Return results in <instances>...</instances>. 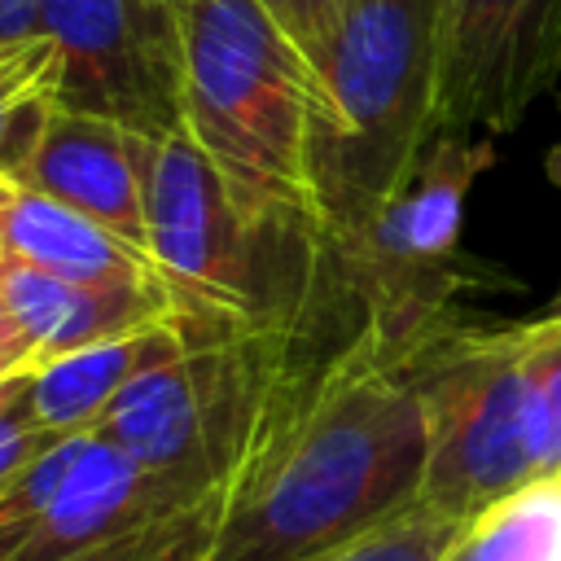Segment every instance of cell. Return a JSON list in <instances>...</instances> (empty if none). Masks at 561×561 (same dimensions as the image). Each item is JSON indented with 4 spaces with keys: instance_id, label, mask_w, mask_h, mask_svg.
I'll list each match as a JSON object with an SVG mask.
<instances>
[{
    "instance_id": "603a6c76",
    "label": "cell",
    "mask_w": 561,
    "mask_h": 561,
    "mask_svg": "<svg viewBox=\"0 0 561 561\" xmlns=\"http://www.w3.org/2000/svg\"><path fill=\"white\" fill-rule=\"evenodd\" d=\"M543 171H548V180L561 188V140L548 149V158H543Z\"/></svg>"
},
{
    "instance_id": "ba28073f",
    "label": "cell",
    "mask_w": 561,
    "mask_h": 561,
    "mask_svg": "<svg viewBox=\"0 0 561 561\" xmlns=\"http://www.w3.org/2000/svg\"><path fill=\"white\" fill-rule=\"evenodd\" d=\"M39 26L61 57L57 110L153 140L184 131L175 0H39Z\"/></svg>"
},
{
    "instance_id": "cb8c5ba5",
    "label": "cell",
    "mask_w": 561,
    "mask_h": 561,
    "mask_svg": "<svg viewBox=\"0 0 561 561\" xmlns=\"http://www.w3.org/2000/svg\"><path fill=\"white\" fill-rule=\"evenodd\" d=\"M0 333H13V324H9V311H4V289H0Z\"/></svg>"
},
{
    "instance_id": "4fadbf2b",
    "label": "cell",
    "mask_w": 561,
    "mask_h": 561,
    "mask_svg": "<svg viewBox=\"0 0 561 561\" xmlns=\"http://www.w3.org/2000/svg\"><path fill=\"white\" fill-rule=\"evenodd\" d=\"M175 346H184V333H180L175 316H167V320L140 324L131 333H118V337H105V342H92L79 351L31 359L18 373L22 399L39 430H48L57 438L83 434L123 394V386H131L145 368L167 359Z\"/></svg>"
},
{
    "instance_id": "277c9868",
    "label": "cell",
    "mask_w": 561,
    "mask_h": 561,
    "mask_svg": "<svg viewBox=\"0 0 561 561\" xmlns=\"http://www.w3.org/2000/svg\"><path fill=\"white\" fill-rule=\"evenodd\" d=\"M175 13L184 131L245 206L316 215L307 188L311 66L302 48L259 0H175Z\"/></svg>"
},
{
    "instance_id": "5bb4252c",
    "label": "cell",
    "mask_w": 561,
    "mask_h": 561,
    "mask_svg": "<svg viewBox=\"0 0 561 561\" xmlns=\"http://www.w3.org/2000/svg\"><path fill=\"white\" fill-rule=\"evenodd\" d=\"M0 289H4L9 324L31 346V359L79 351L171 316L162 294L79 285L18 259H0Z\"/></svg>"
},
{
    "instance_id": "484cf974",
    "label": "cell",
    "mask_w": 561,
    "mask_h": 561,
    "mask_svg": "<svg viewBox=\"0 0 561 561\" xmlns=\"http://www.w3.org/2000/svg\"><path fill=\"white\" fill-rule=\"evenodd\" d=\"M557 561H561V552H557Z\"/></svg>"
},
{
    "instance_id": "e0dca14e",
    "label": "cell",
    "mask_w": 561,
    "mask_h": 561,
    "mask_svg": "<svg viewBox=\"0 0 561 561\" xmlns=\"http://www.w3.org/2000/svg\"><path fill=\"white\" fill-rule=\"evenodd\" d=\"M473 530H478L473 522H460V517L416 500L403 513L373 526L368 535H359L346 548L316 557V561H451L469 543Z\"/></svg>"
},
{
    "instance_id": "d4e9b609",
    "label": "cell",
    "mask_w": 561,
    "mask_h": 561,
    "mask_svg": "<svg viewBox=\"0 0 561 561\" xmlns=\"http://www.w3.org/2000/svg\"><path fill=\"white\" fill-rule=\"evenodd\" d=\"M543 311H561V289H557V298H552V302H548Z\"/></svg>"
},
{
    "instance_id": "52a82bcc",
    "label": "cell",
    "mask_w": 561,
    "mask_h": 561,
    "mask_svg": "<svg viewBox=\"0 0 561 561\" xmlns=\"http://www.w3.org/2000/svg\"><path fill=\"white\" fill-rule=\"evenodd\" d=\"M491 162V136H434L364 237L333 250L359 324L403 359L456 320L451 294L469 267L460 259L465 197Z\"/></svg>"
},
{
    "instance_id": "44dd1931",
    "label": "cell",
    "mask_w": 561,
    "mask_h": 561,
    "mask_svg": "<svg viewBox=\"0 0 561 561\" xmlns=\"http://www.w3.org/2000/svg\"><path fill=\"white\" fill-rule=\"evenodd\" d=\"M259 4L280 22V31L302 48V57L316 53V44L329 35L337 13L346 9V0H259Z\"/></svg>"
},
{
    "instance_id": "ac0fdd59",
    "label": "cell",
    "mask_w": 561,
    "mask_h": 561,
    "mask_svg": "<svg viewBox=\"0 0 561 561\" xmlns=\"http://www.w3.org/2000/svg\"><path fill=\"white\" fill-rule=\"evenodd\" d=\"M561 552V486H539L486 517L451 561H557Z\"/></svg>"
},
{
    "instance_id": "30bf717a",
    "label": "cell",
    "mask_w": 561,
    "mask_h": 561,
    "mask_svg": "<svg viewBox=\"0 0 561 561\" xmlns=\"http://www.w3.org/2000/svg\"><path fill=\"white\" fill-rule=\"evenodd\" d=\"M193 504L180 486L145 473L105 434H70L66 469L4 561H101L145 526Z\"/></svg>"
},
{
    "instance_id": "5b68a950",
    "label": "cell",
    "mask_w": 561,
    "mask_h": 561,
    "mask_svg": "<svg viewBox=\"0 0 561 561\" xmlns=\"http://www.w3.org/2000/svg\"><path fill=\"white\" fill-rule=\"evenodd\" d=\"M302 333L184 342L145 368L92 425L145 473L202 500L237 478Z\"/></svg>"
},
{
    "instance_id": "3957f363",
    "label": "cell",
    "mask_w": 561,
    "mask_h": 561,
    "mask_svg": "<svg viewBox=\"0 0 561 561\" xmlns=\"http://www.w3.org/2000/svg\"><path fill=\"white\" fill-rule=\"evenodd\" d=\"M443 0H346L307 57V188L351 250L434 140Z\"/></svg>"
},
{
    "instance_id": "8992f818",
    "label": "cell",
    "mask_w": 561,
    "mask_h": 561,
    "mask_svg": "<svg viewBox=\"0 0 561 561\" xmlns=\"http://www.w3.org/2000/svg\"><path fill=\"white\" fill-rule=\"evenodd\" d=\"M526 324H443L408 359L425 403L421 500L482 526L539 491L526 443Z\"/></svg>"
},
{
    "instance_id": "d6986e66",
    "label": "cell",
    "mask_w": 561,
    "mask_h": 561,
    "mask_svg": "<svg viewBox=\"0 0 561 561\" xmlns=\"http://www.w3.org/2000/svg\"><path fill=\"white\" fill-rule=\"evenodd\" d=\"M224 500H228V486H219V491L167 513L162 522L145 526L140 535H131L127 543H118L101 561H206L210 548H215Z\"/></svg>"
},
{
    "instance_id": "9a60e30c",
    "label": "cell",
    "mask_w": 561,
    "mask_h": 561,
    "mask_svg": "<svg viewBox=\"0 0 561 561\" xmlns=\"http://www.w3.org/2000/svg\"><path fill=\"white\" fill-rule=\"evenodd\" d=\"M61 57L48 35L0 44V180H18L57 110Z\"/></svg>"
},
{
    "instance_id": "8fae6325",
    "label": "cell",
    "mask_w": 561,
    "mask_h": 561,
    "mask_svg": "<svg viewBox=\"0 0 561 561\" xmlns=\"http://www.w3.org/2000/svg\"><path fill=\"white\" fill-rule=\"evenodd\" d=\"M145 140L110 118L53 110L18 184L66 202L145 250Z\"/></svg>"
},
{
    "instance_id": "7402d4cb",
    "label": "cell",
    "mask_w": 561,
    "mask_h": 561,
    "mask_svg": "<svg viewBox=\"0 0 561 561\" xmlns=\"http://www.w3.org/2000/svg\"><path fill=\"white\" fill-rule=\"evenodd\" d=\"M31 364V346L18 337V333H0V381L22 373Z\"/></svg>"
},
{
    "instance_id": "ffe728a7",
    "label": "cell",
    "mask_w": 561,
    "mask_h": 561,
    "mask_svg": "<svg viewBox=\"0 0 561 561\" xmlns=\"http://www.w3.org/2000/svg\"><path fill=\"white\" fill-rule=\"evenodd\" d=\"M53 443H57V434H48V430L35 425V416H31L26 399H22L18 373L4 377V381H0V495H4V491L18 482V473H22L31 460H39Z\"/></svg>"
},
{
    "instance_id": "7a4b0ae2",
    "label": "cell",
    "mask_w": 561,
    "mask_h": 561,
    "mask_svg": "<svg viewBox=\"0 0 561 561\" xmlns=\"http://www.w3.org/2000/svg\"><path fill=\"white\" fill-rule=\"evenodd\" d=\"M145 254L184 342L307 333L342 289L316 215L245 206L188 131L145 140Z\"/></svg>"
},
{
    "instance_id": "2e32d148",
    "label": "cell",
    "mask_w": 561,
    "mask_h": 561,
    "mask_svg": "<svg viewBox=\"0 0 561 561\" xmlns=\"http://www.w3.org/2000/svg\"><path fill=\"white\" fill-rule=\"evenodd\" d=\"M526 324V443L539 486H561V311Z\"/></svg>"
},
{
    "instance_id": "9c48e42d",
    "label": "cell",
    "mask_w": 561,
    "mask_h": 561,
    "mask_svg": "<svg viewBox=\"0 0 561 561\" xmlns=\"http://www.w3.org/2000/svg\"><path fill=\"white\" fill-rule=\"evenodd\" d=\"M561 79V0H443L434 136H508Z\"/></svg>"
},
{
    "instance_id": "6da1fadb",
    "label": "cell",
    "mask_w": 561,
    "mask_h": 561,
    "mask_svg": "<svg viewBox=\"0 0 561 561\" xmlns=\"http://www.w3.org/2000/svg\"><path fill=\"white\" fill-rule=\"evenodd\" d=\"M425 403L399 351L324 311L228 482L206 561H316L421 500Z\"/></svg>"
},
{
    "instance_id": "7c38bea8",
    "label": "cell",
    "mask_w": 561,
    "mask_h": 561,
    "mask_svg": "<svg viewBox=\"0 0 561 561\" xmlns=\"http://www.w3.org/2000/svg\"><path fill=\"white\" fill-rule=\"evenodd\" d=\"M0 259L31 263L79 285L145 289L167 298L145 250L18 180H0Z\"/></svg>"
}]
</instances>
